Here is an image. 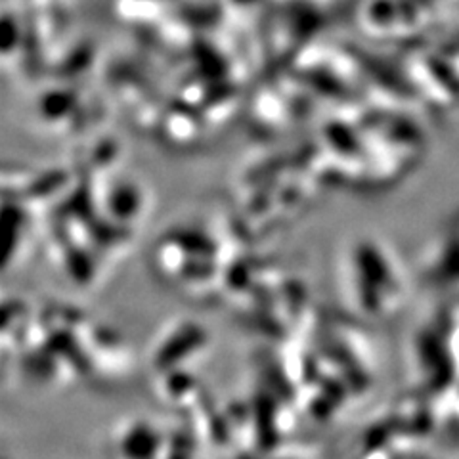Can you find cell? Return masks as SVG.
Here are the masks:
<instances>
[{
    "instance_id": "obj_1",
    "label": "cell",
    "mask_w": 459,
    "mask_h": 459,
    "mask_svg": "<svg viewBox=\"0 0 459 459\" xmlns=\"http://www.w3.org/2000/svg\"><path fill=\"white\" fill-rule=\"evenodd\" d=\"M427 274L444 285L459 283V219L452 226V232L442 238L435 261L430 268H427Z\"/></svg>"
}]
</instances>
